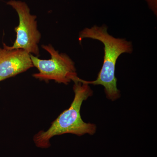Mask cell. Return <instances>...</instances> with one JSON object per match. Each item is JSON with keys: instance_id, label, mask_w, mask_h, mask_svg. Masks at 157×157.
Instances as JSON below:
<instances>
[{"instance_id": "6da1fadb", "label": "cell", "mask_w": 157, "mask_h": 157, "mask_svg": "<svg viewBox=\"0 0 157 157\" xmlns=\"http://www.w3.org/2000/svg\"><path fill=\"white\" fill-rule=\"evenodd\" d=\"M86 38L98 40L104 44V60L96 80L88 81L80 78L79 82L88 85L103 86L107 99L115 101L121 97L120 91L117 87V79L115 76L117 61L122 54L132 53V42L109 35L105 25L101 27L94 25L91 28H85L79 33L78 40L81 41Z\"/></svg>"}, {"instance_id": "7a4b0ae2", "label": "cell", "mask_w": 157, "mask_h": 157, "mask_svg": "<svg viewBox=\"0 0 157 157\" xmlns=\"http://www.w3.org/2000/svg\"><path fill=\"white\" fill-rule=\"evenodd\" d=\"M73 89L74 98L70 107L52 122L48 130L40 131L34 136V143L37 147H50V139L56 135L72 134L81 136L85 134L93 135L96 133V125L85 122L80 115L82 103L93 95L92 90L88 84L80 82H74Z\"/></svg>"}, {"instance_id": "3957f363", "label": "cell", "mask_w": 157, "mask_h": 157, "mask_svg": "<svg viewBox=\"0 0 157 157\" xmlns=\"http://www.w3.org/2000/svg\"><path fill=\"white\" fill-rule=\"evenodd\" d=\"M42 47L50 54L51 58L48 60L41 59L30 55L34 67L39 71L33 75L34 77L45 82L53 80L65 85L71 81L79 82L80 78L77 76L75 63L67 55L59 53L50 44L42 45Z\"/></svg>"}, {"instance_id": "277c9868", "label": "cell", "mask_w": 157, "mask_h": 157, "mask_svg": "<svg viewBox=\"0 0 157 157\" xmlns=\"http://www.w3.org/2000/svg\"><path fill=\"white\" fill-rule=\"evenodd\" d=\"M7 4L16 11L19 17V24L14 28L17 34L16 39L13 45L3 46L9 49H22L29 53L39 55L38 44L41 35L37 29V17L30 13V9L25 2L10 0Z\"/></svg>"}, {"instance_id": "5b68a950", "label": "cell", "mask_w": 157, "mask_h": 157, "mask_svg": "<svg viewBox=\"0 0 157 157\" xmlns=\"http://www.w3.org/2000/svg\"><path fill=\"white\" fill-rule=\"evenodd\" d=\"M33 67L30 54L24 49L0 48V82Z\"/></svg>"}]
</instances>
